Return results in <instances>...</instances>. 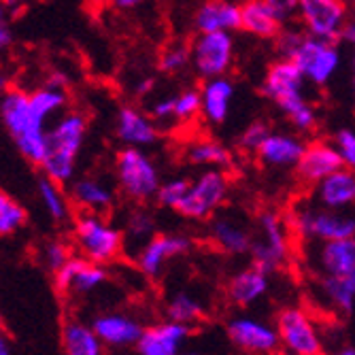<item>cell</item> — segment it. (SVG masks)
<instances>
[{
    "label": "cell",
    "instance_id": "obj_1",
    "mask_svg": "<svg viewBox=\"0 0 355 355\" xmlns=\"http://www.w3.org/2000/svg\"><path fill=\"white\" fill-rule=\"evenodd\" d=\"M67 103V89L41 85L35 92H24L17 87H5L3 101H0V117L17 151L30 164H43L49 125Z\"/></svg>",
    "mask_w": 355,
    "mask_h": 355
},
{
    "label": "cell",
    "instance_id": "obj_2",
    "mask_svg": "<svg viewBox=\"0 0 355 355\" xmlns=\"http://www.w3.org/2000/svg\"><path fill=\"white\" fill-rule=\"evenodd\" d=\"M262 94L277 105L296 132L315 130L317 111L306 98V77L294 60L279 58L270 64L262 81Z\"/></svg>",
    "mask_w": 355,
    "mask_h": 355
},
{
    "label": "cell",
    "instance_id": "obj_3",
    "mask_svg": "<svg viewBox=\"0 0 355 355\" xmlns=\"http://www.w3.org/2000/svg\"><path fill=\"white\" fill-rule=\"evenodd\" d=\"M87 137V117L81 111L60 113L47 132V153L41 164L43 175L71 185L77 179V159Z\"/></svg>",
    "mask_w": 355,
    "mask_h": 355
},
{
    "label": "cell",
    "instance_id": "obj_4",
    "mask_svg": "<svg viewBox=\"0 0 355 355\" xmlns=\"http://www.w3.org/2000/svg\"><path fill=\"white\" fill-rule=\"evenodd\" d=\"M73 245L85 260L109 266L125 249V236L107 213L79 211L73 221Z\"/></svg>",
    "mask_w": 355,
    "mask_h": 355
},
{
    "label": "cell",
    "instance_id": "obj_5",
    "mask_svg": "<svg viewBox=\"0 0 355 355\" xmlns=\"http://www.w3.org/2000/svg\"><path fill=\"white\" fill-rule=\"evenodd\" d=\"M115 181L119 191L132 202L155 200V193L162 185L159 168L153 157L141 147H123L115 155Z\"/></svg>",
    "mask_w": 355,
    "mask_h": 355
},
{
    "label": "cell",
    "instance_id": "obj_6",
    "mask_svg": "<svg viewBox=\"0 0 355 355\" xmlns=\"http://www.w3.org/2000/svg\"><path fill=\"white\" fill-rule=\"evenodd\" d=\"M228 193L230 179L223 173V168H205L196 179H191L187 196L175 213L193 221L211 219L225 205Z\"/></svg>",
    "mask_w": 355,
    "mask_h": 355
},
{
    "label": "cell",
    "instance_id": "obj_7",
    "mask_svg": "<svg viewBox=\"0 0 355 355\" xmlns=\"http://www.w3.org/2000/svg\"><path fill=\"white\" fill-rule=\"evenodd\" d=\"M251 264L260 270L275 275L279 272L289 255L287 223L275 211H262L257 215V234L251 245Z\"/></svg>",
    "mask_w": 355,
    "mask_h": 355
},
{
    "label": "cell",
    "instance_id": "obj_8",
    "mask_svg": "<svg viewBox=\"0 0 355 355\" xmlns=\"http://www.w3.org/2000/svg\"><path fill=\"white\" fill-rule=\"evenodd\" d=\"M289 60H294L298 64V69L302 71L309 83L321 87V85H328L332 77L338 73L343 53L336 41L319 39L304 32L302 41L298 43V47L294 49Z\"/></svg>",
    "mask_w": 355,
    "mask_h": 355
},
{
    "label": "cell",
    "instance_id": "obj_9",
    "mask_svg": "<svg viewBox=\"0 0 355 355\" xmlns=\"http://www.w3.org/2000/svg\"><path fill=\"white\" fill-rule=\"evenodd\" d=\"M275 326L281 338V349L289 355H321L324 340L315 319L302 306H285L279 311Z\"/></svg>",
    "mask_w": 355,
    "mask_h": 355
},
{
    "label": "cell",
    "instance_id": "obj_10",
    "mask_svg": "<svg viewBox=\"0 0 355 355\" xmlns=\"http://www.w3.org/2000/svg\"><path fill=\"white\" fill-rule=\"evenodd\" d=\"M232 32H198L191 43V69L202 79L221 77L234 62Z\"/></svg>",
    "mask_w": 355,
    "mask_h": 355
},
{
    "label": "cell",
    "instance_id": "obj_11",
    "mask_svg": "<svg viewBox=\"0 0 355 355\" xmlns=\"http://www.w3.org/2000/svg\"><path fill=\"white\" fill-rule=\"evenodd\" d=\"M292 228L302 236L319 243L355 236V217L336 209H304L292 217Z\"/></svg>",
    "mask_w": 355,
    "mask_h": 355
},
{
    "label": "cell",
    "instance_id": "obj_12",
    "mask_svg": "<svg viewBox=\"0 0 355 355\" xmlns=\"http://www.w3.org/2000/svg\"><path fill=\"white\" fill-rule=\"evenodd\" d=\"M230 343L249 355H272L281 349V338L275 324L253 315H234L225 324Z\"/></svg>",
    "mask_w": 355,
    "mask_h": 355
},
{
    "label": "cell",
    "instance_id": "obj_13",
    "mask_svg": "<svg viewBox=\"0 0 355 355\" xmlns=\"http://www.w3.org/2000/svg\"><path fill=\"white\" fill-rule=\"evenodd\" d=\"M191 239L183 232L155 234L135 253V262L145 277L159 279L173 260L191 251Z\"/></svg>",
    "mask_w": 355,
    "mask_h": 355
},
{
    "label": "cell",
    "instance_id": "obj_14",
    "mask_svg": "<svg viewBox=\"0 0 355 355\" xmlns=\"http://www.w3.org/2000/svg\"><path fill=\"white\" fill-rule=\"evenodd\" d=\"M298 19L309 35L340 41V32L349 21L347 5L345 0H300Z\"/></svg>",
    "mask_w": 355,
    "mask_h": 355
},
{
    "label": "cell",
    "instance_id": "obj_15",
    "mask_svg": "<svg viewBox=\"0 0 355 355\" xmlns=\"http://www.w3.org/2000/svg\"><path fill=\"white\" fill-rule=\"evenodd\" d=\"M109 279L105 264H96L81 255H73L58 272H53V285L60 294L87 296L103 287Z\"/></svg>",
    "mask_w": 355,
    "mask_h": 355
},
{
    "label": "cell",
    "instance_id": "obj_16",
    "mask_svg": "<svg viewBox=\"0 0 355 355\" xmlns=\"http://www.w3.org/2000/svg\"><path fill=\"white\" fill-rule=\"evenodd\" d=\"M92 328L101 336L107 349H130L137 347L145 326L135 315H128L121 311L101 313L92 319Z\"/></svg>",
    "mask_w": 355,
    "mask_h": 355
},
{
    "label": "cell",
    "instance_id": "obj_17",
    "mask_svg": "<svg viewBox=\"0 0 355 355\" xmlns=\"http://www.w3.org/2000/svg\"><path fill=\"white\" fill-rule=\"evenodd\" d=\"M189 334H191V326L179 324V321L173 319H164L145 328L135 349L139 355H181L185 351Z\"/></svg>",
    "mask_w": 355,
    "mask_h": 355
},
{
    "label": "cell",
    "instance_id": "obj_18",
    "mask_svg": "<svg viewBox=\"0 0 355 355\" xmlns=\"http://www.w3.org/2000/svg\"><path fill=\"white\" fill-rule=\"evenodd\" d=\"M115 135L123 147H151L157 143V121L139 107L123 105L115 115Z\"/></svg>",
    "mask_w": 355,
    "mask_h": 355
},
{
    "label": "cell",
    "instance_id": "obj_19",
    "mask_svg": "<svg viewBox=\"0 0 355 355\" xmlns=\"http://www.w3.org/2000/svg\"><path fill=\"white\" fill-rule=\"evenodd\" d=\"M207 236L219 251L228 255H245L253 245L249 225L234 215H213L207 225Z\"/></svg>",
    "mask_w": 355,
    "mask_h": 355
},
{
    "label": "cell",
    "instance_id": "obj_20",
    "mask_svg": "<svg viewBox=\"0 0 355 355\" xmlns=\"http://www.w3.org/2000/svg\"><path fill=\"white\" fill-rule=\"evenodd\" d=\"M343 168V159L334 143L328 141H313L306 145V151L296 166V173L302 183L317 185L332 173Z\"/></svg>",
    "mask_w": 355,
    "mask_h": 355
},
{
    "label": "cell",
    "instance_id": "obj_21",
    "mask_svg": "<svg viewBox=\"0 0 355 355\" xmlns=\"http://www.w3.org/2000/svg\"><path fill=\"white\" fill-rule=\"evenodd\" d=\"M306 145L300 132H270L264 145L257 151V159L268 168H296L302 159Z\"/></svg>",
    "mask_w": 355,
    "mask_h": 355
},
{
    "label": "cell",
    "instance_id": "obj_22",
    "mask_svg": "<svg viewBox=\"0 0 355 355\" xmlns=\"http://www.w3.org/2000/svg\"><path fill=\"white\" fill-rule=\"evenodd\" d=\"M270 292V275L257 266H247L234 272L225 285V296L239 309H249L257 304Z\"/></svg>",
    "mask_w": 355,
    "mask_h": 355
},
{
    "label": "cell",
    "instance_id": "obj_23",
    "mask_svg": "<svg viewBox=\"0 0 355 355\" xmlns=\"http://www.w3.org/2000/svg\"><path fill=\"white\" fill-rule=\"evenodd\" d=\"M69 196L79 211L109 213L115 205V189L101 177H77L69 185Z\"/></svg>",
    "mask_w": 355,
    "mask_h": 355
},
{
    "label": "cell",
    "instance_id": "obj_24",
    "mask_svg": "<svg viewBox=\"0 0 355 355\" xmlns=\"http://www.w3.org/2000/svg\"><path fill=\"white\" fill-rule=\"evenodd\" d=\"M196 32H234L241 30V5L230 0H205L193 13Z\"/></svg>",
    "mask_w": 355,
    "mask_h": 355
},
{
    "label": "cell",
    "instance_id": "obj_25",
    "mask_svg": "<svg viewBox=\"0 0 355 355\" xmlns=\"http://www.w3.org/2000/svg\"><path fill=\"white\" fill-rule=\"evenodd\" d=\"M200 94H202V117L211 125H221L228 119L230 109H232V101L236 94L234 81L225 75L205 79Z\"/></svg>",
    "mask_w": 355,
    "mask_h": 355
},
{
    "label": "cell",
    "instance_id": "obj_26",
    "mask_svg": "<svg viewBox=\"0 0 355 355\" xmlns=\"http://www.w3.org/2000/svg\"><path fill=\"white\" fill-rule=\"evenodd\" d=\"M315 198L321 207L345 211L355 205V171L340 168L315 185Z\"/></svg>",
    "mask_w": 355,
    "mask_h": 355
},
{
    "label": "cell",
    "instance_id": "obj_27",
    "mask_svg": "<svg viewBox=\"0 0 355 355\" xmlns=\"http://www.w3.org/2000/svg\"><path fill=\"white\" fill-rule=\"evenodd\" d=\"M283 26L266 0H245L241 5V30L255 39H277Z\"/></svg>",
    "mask_w": 355,
    "mask_h": 355
},
{
    "label": "cell",
    "instance_id": "obj_28",
    "mask_svg": "<svg viewBox=\"0 0 355 355\" xmlns=\"http://www.w3.org/2000/svg\"><path fill=\"white\" fill-rule=\"evenodd\" d=\"M60 338L64 355H105V343L92 324H85L81 319H69L62 326Z\"/></svg>",
    "mask_w": 355,
    "mask_h": 355
},
{
    "label": "cell",
    "instance_id": "obj_29",
    "mask_svg": "<svg viewBox=\"0 0 355 355\" xmlns=\"http://www.w3.org/2000/svg\"><path fill=\"white\" fill-rule=\"evenodd\" d=\"M317 266L324 275H351L355 270V236L321 243L317 251Z\"/></svg>",
    "mask_w": 355,
    "mask_h": 355
},
{
    "label": "cell",
    "instance_id": "obj_30",
    "mask_svg": "<svg viewBox=\"0 0 355 355\" xmlns=\"http://www.w3.org/2000/svg\"><path fill=\"white\" fill-rule=\"evenodd\" d=\"M185 159L200 168H225L232 164V151L215 139H196L185 147Z\"/></svg>",
    "mask_w": 355,
    "mask_h": 355
},
{
    "label": "cell",
    "instance_id": "obj_31",
    "mask_svg": "<svg viewBox=\"0 0 355 355\" xmlns=\"http://www.w3.org/2000/svg\"><path fill=\"white\" fill-rule=\"evenodd\" d=\"M121 223H123L121 230L125 236V245H135V253L151 236H155V217L147 207H143V202H137V207L128 209Z\"/></svg>",
    "mask_w": 355,
    "mask_h": 355
},
{
    "label": "cell",
    "instance_id": "obj_32",
    "mask_svg": "<svg viewBox=\"0 0 355 355\" xmlns=\"http://www.w3.org/2000/svg\"><path fill=\"white\" fill-rule=\"evenodd\" d=\"M319 289L332 311L351 313L355 309V283L349 275H324L319 281Z\"/></svg>",
    "mask_w": 355,
    "mask_h": 355
},
{
    "label": "cell",
    "instance_id": "obj_33",
    "mask_svg": "<svg viewBox=\"0 0 355 355\" xmlns=\"http://www.w3.org/2000/svg\"><path fill=\"white\" fill-rule=\"evenodd\" d=\"M64 185H60L58 181L49 179L47 175H43L37 181V193H39V200L45 209V213L55 221V223H64L69 221L71 217V196H67L62 189Z\"/></svg>",
    "mask_w": 355,
    "mask_h": 355
},
{
    "label": "cell",
    "instance_id": "obj_34",
    "mask_svg": "<svg viewBox=\"0 0 355 355\" xmlns=\"http://www.w3.org/2000/svg\"><path fill=\"white\" fill-rule=\"evenodd\" d=\"M205 313H207L205 302L196 294H191L189 289H179L166 302V319L179 321V324H187V326L198 324L205 317Z\"/></svg>",
    "mask_w": 355,
    "mask_h": 355
},
{
    "label": "cell",
    "instance_id": "obj_35",
    "mask_svg": "<svg viewBox=\"0 0 355 355\" xmlns=\"http://www.w3.org/2000/svg\"><path fill=\"white\" fill-rule=\"evenodd\" d=\"M28 223V211L26 207L13 198L11 193L3 191L0 193V234L13 236Z\"/></svg>",
    "mask_w": 355,
    "mask_h": 355
},
{
    "label": "cell",
    "instance_id": "obj_36",
    "mask_svg": "<svg viewBox=\"0 0 355 355\" xmlns=\"http://www.w3.org/2000/svg\"><path fill=\"white\" fill-rule=\"evenodd\" d=\"M202 115V94L196 87H185L175 94V123H187Z\"/></svg>",
    "mask_w": 355,
    "mask_h": 355
},
{
    "label": "cell",
    "instance_id": "obj_37",
    "mask_svg": "<svg viewBox=\"0 0 355 355\" xmlns=\"http://www.w3.org/2000/svg\"><path fill=\"white\" fill-rule=\"evenodd\" d=\"M157 67L166 75H179L187 67H191V45L185 43H173L162 53H159Z\"/></svg>",
    "mask_w": 355,
    "mask_h": 355
},
{
    "label": "cell",
    "instance_id": "obj_38",
    "mask_svg": "<svg viewBox=\"0 0 355 355\" xmlns=\"http://www.w3.org/2000/svg\"><path fill=\"white\" fill-rule=\"evenodd\" d=\"M189 179L185 177H173V179H166L159 185L157 193H155V202L162 207V209H171V211H177L179 205L183 202V198L187 196V189H189Z\"/></svg>",
    "mask_w": 355,
    "mask_h": 355
},
{
    "label": "cell",
    "instance_id": "obj_39",
    "mask_svg": "<svg viewBox=\"0 0 355 355\" xmlns=\"http://www.w3.org/2000/svg\"><path fill=\"white\" fill-rule=\"evenodd\" d=\"M39 257H41V264L53 275V272H58L64 264L71 260L73 253H71V247L64 241L51 239V241L43 243V247L39 251Z\"/></svg>",
    "mask_w": 355,
    "mask_h": 355
},
{
    "label": "cell",
    "instance_id": "obj_40",
    "mask_svg": "<svg viewBox=\"0 0 355 355\" xmlns=\"http://www.w3.org/2000/svg\"><path fill=\"white\" fill-rule=\"evenodd\" d=\"M270 125L264 119H255L245 125V130L239 135V149L245 153H257L264 141L270 137Z\"/></svg>",
    "mask_w": 355,
    "mask_h": 355
},
{
    "label": "cell",
    "instance_id": "obj_41",
    "mask_svg": "<svg viewBox=\"0 0 355 355\" xmlns=\"http://www.w3.org/2000/svg\"><path fill=\"white\" fill-rule=\"evenodd\" d=\"M340 153L343 166L355 171V128H340L332 141Z\"/></svg>",
    "mask_w": 355,
    "mask_h": 355
},
{
    "label": "cell",
    "instance_id": "obj_42",
    "mask_svg": "<svg viewBox=\"0 0 355 355\" xmlns=\"http://www.w3.org/2000/svg\"><path fill=\"white\" fill-rule=\"evenodd\" d=\"M302 37H304V32L298 30V28H283L277 35V39H275L277 53L281 58L289 60V58H292V53H294V49L298 47V43L302 41Z\"/></svg>",
    "mask_w": 355,
    "mask_h": 355
},
{
    "label": "cell",
    "instance_id": "obj_43",
    "mask_svg": "<svg viewBox=\"0 0 355 355\" xmlns=\"http://www.w3.org/2000/svg\"><path fill=\"white\" fill-rule=\"evenodd\" d=\"M149 115L157 121V123H171L175 121V94L171 96H162L151 103Z\"/></svg>",
    "mask_w": 355,
    "mask_h": 355
},
{
    "label": "cell",
    "instance_id": "obj_44",
    "mask_svg": "<svg viewBox=\"0 0 355 355\" xmlns=\"http://www.w3.org/2000/svg\"><path fill=\"white\" fill-rule=\"evenodd\" d=\"M266 3H268L270 9L279 15V19H281L283 24H287L294 15H298V5H300V0H266Z\"/></svg>",
    "mask_w": 355,
    "mask_h": 355
},
{
    "label": "cell",
    "instance_id": "obj_45",
    "mask_svg": "<svg viewBox=\"0 0 355 355\" xmlns=\"http://www.w3.org/2000/svg\"><path fill=\"white\" fill-rule=\"evenodd\" d=\"M13 43V30H11V24H9V17L3 15L0 19V49L7 51Z\"/></svg>",
    "mask_w": 355,
    "mask_h": 355
},
{
    "label": "cell",
    "instance_id": "obj_46",
    "mask_svg": "<svg viewBox=\"0 0 355 355\" xmlns=\"http://www.w3.org/2000/svg\"><path fill=\"white\" fill-rule=\"evenodd\" d=\"M149 0H109V5L117 11H135L141 9L143 5H147Z\"/></svg>",
    "mask_w": 355,
    "mask_h": 355
},
{
    "label": "cell",
    "instance_id": "obj_47",
    "mask_svg": "<svg viewBox=\"0 0 355 355\" xmlns=\"http://www.w3.org/2000/svg\"><path fill=\"white\" fill-rule=\"evenodd\" d=\"M43 85L53 87V89H67L69 79H67V75H64V73L53 71V73H49V75H47V79H45V83H43Z\"/></svg>",
    "mask_w": 355,
    "mask_h": 355
},
{
    "label": "cell",
    "instance_id": "obj_48",
    "mask_svg": "<svg viewBox=\"0 0 355 355\" xmlns=\"http://www.w3.org/2000/svg\"><path fill=\"white\" fill-rule=\"evenodd\" d=\"M340 41L349 43V45H355V19H349L340 32Z\"/></svg>",
    "mask_w": 355,
    "mask_h": 355
},
{
    "label": "cell",
    "instance_id": "obj_49",
    "mask_svg": "<svg viewBox=\"0 0 355 355\" xmlns=\"http://www.w3.org/2000/svg\"><path fill=\"white\" fill-rule=\"evenodd\" d=\"M151 85H153V79L151 77H145L143 81H139L137 83V94H147V92H151Z\"/></svg>",
    "mask_w": 355,
    "mask_h": 355
},
{
    "label": "cell",
    "instance_id": "obj_50",
    "mask_svg": "<svg viewBox=\"0 0 355 355\" xmlns=\"http://www.w3.org/2000/svg\"><path fill=\"white\" fill-rule=\"evenodd\" d=\"M11 349H13V343L3 334L0 336V355H11Z\"/></svg>",
    "mask_w": 355,
    "mask_h": 355
},
{
    "label": "cell",
    "instance_id": "obj_51",
    "mask_svg": "<svg viewBox=\"0 0 355 355\" xmlns=\"http://www.w3.org/2000/svg\"><path fill=\"white\" fill-rule=\"evenodd\" d=\"M26 3H28V0H5V7H7L9 11L15 13V11H17L21 5H26Z\"/></svg>",
    "mask_w": 355,
    "mask_h": 355
},
{
    "label": "cell",
    "instance_id": "obj_52",
    "mask_svg": "<svg viewBox=\"0 0 355 355\" xmlns=\"http://www.w3.org/2000/svg\"><path fill=\"white\" fill-rule=\"evenodd\" d=\"M85 3L89 5V7H96V9H101L103 5H107L109 0H85Z\"/></svg>",
    "mask_w": 355,
    "mask_h": 355
},
{
    "label": "cell",
    "instance_id": "obj_53",
    "mask_svg": "<svg viewBox=\"0 0 355 355\" xmlns=\"http://www.w3.org/2000/svg\"><path fill=\"white\" fill-rule=\"evenodd\" d=\"M336 355H355V347H343Z\"/></svg>",
    "mask_w": 355,
    "mask_h": 355
},
{
    "label": "cell",
    "instance_id": "obj_54",
    "mask_svg": "<svg viewBox=\"0 0 355 355\" xmlns=\"http://www.w3.org/2000/svg\"><path fill=\"white\" fill-rule=\"evenodd\" d=\"M181 355H205L202 351H198V349H185Z\"/></svg>",
    "mask_w": 355,
    "mask_h": 355
},
{
    "label": "cell",
    "instance_id": "obj_55",
    "mask_svg": "<svg viewBox=\"0 0 355 355\" xmlns=\"http://www.w3.org/2000/svg\"><path fill=\"white\" fill-rule=\"evenodd\" d=\"M353 87H355V58H353Z\"/></svg>",
    "mask_w": 355,
    "mask_h": 355
},
{
    "label": "cell",
    "instance_id": "obj_56",
    "mask_svg": "<svg viewBox=\"0 0 355 355\" xmlns=\"http://www.w3.org/2000/svg\"><path fill=\"white\" fill-rule=\"evenodd\" d=\"M349 277H351V279H353V283H355V270H353V272H351Z\"/></svg>",
    "mask_w": 355,
    "mask_h": 355
}]
</instances>
